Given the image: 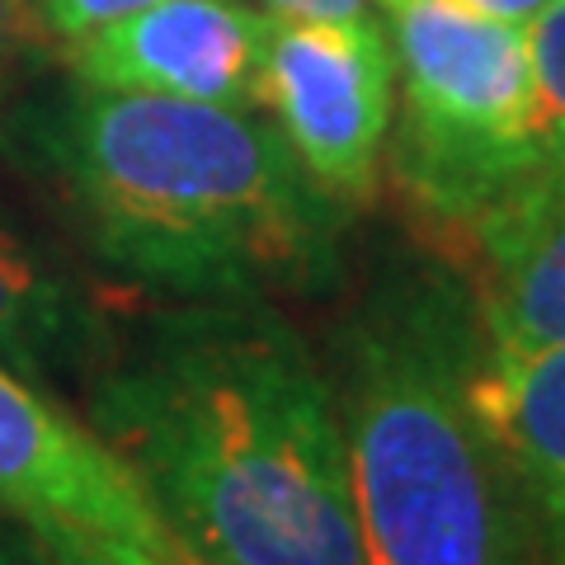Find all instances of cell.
<instances>
[{"label": "cell", "instance_id": "6", "mask_svg": "<svg viewBox=\"0 0 565 565\" xmlns=\"http://www.w3.org/2000/svg\"><path fill=\"white\" fill-rule=\"evenodd\" d=\"M0 509L29 533L71 527L151 552L170 537L128 462L10 363H0Z\"/></svg>", "mask_w": 565, "mask_h": 565}, {"label": "cell", "instance_id": "9", "mask_svg": "<svg viewBox=\"0 0 565 565\" xmlns=\"http://www.w3.org/2000/svg\"><path fill=\"white\" fill-rule=\"evenodd\" d=\"M476 401L514 476L533 565H565V344L481 353Z\"/></svg>", "mask_w": 565, "mask_h": 565}, {"label": "cell", "instance_id": "3", "mask_svg": "<svg viewBox=\"0 0 565 565\" xmlns=\"http://www.w3.org/2000/svg\"><path fill=\"white\" fill-rule=\"evenodd\" d=\"M481 316L438 278L353 321L334 386L367 565H533L514 476L476 401Z\"/></svg>", "mask_w": 565, "mask_h": 565}, {"label": "cell", "instance_id": "12", "mask_svg": "<svg viewBox=\"0 0 565 565\" xmlns=\"http://www.w3.org/2000/svg\"><path fill=\"white\" fill-rule=\"evenodd\" d=\"M47 565H166L151 546L104 537V533H71V527H47V533H29Z\"/></svg>", "mask_w": 565, "mask_h": 565}, {"label": "cell", "instance_id": "5", "mask_svg": "<svg viewBox=\"0 0 565 565\" xmlns=\"http://www.w3.org/2000/svg\"><path fill=\"white\" fill-rule=\"evenodd\" d=\"M396 57L373 14L278 20L264 52V109L334 203H367L392 132Z\"/></svg>", "mask_w": 565, "mask_h": 565}, {"label": "cell", "instance_id": "2", "mask_svg": "<svg viewBox=\"0 0 565 565\" xmlns=\"http://www.w3.org/2000/svg\"><path fill=\"white\" fill-rule=\"evenodd\" d=\"M43 147L99 255L161 292L255 302L330 269L334 199L255 109L81 85Z\"/></svg>", "mask_w": 565, "mask_h": 565}, {"label": "cell", "instance_id": "10", "mask_svg": "<svg viewBox=\"0 0 565 565\" xmlns=\"http://www.w3.org/2000/svg\"><path fill=\"white\" fill-rule=\"evenodd\" d=\"M62 297L33 255L0 226V349H29L39 334L57 330Z\"/></svg>", "mask_w": 565, "mask_h": 565}, {"label": "cell", "instance_id": "16", "mask_svg": "<svg viewBox=\"0 0 565 565\" xmlns=\"http://www.w3.org/2000/svg\"><path fill=\"white\" fill-rule=\"evenodd\" d=\"M14 10H20V0H0V71H6V47H10V29H14Z\"/></svg>", "mask_w": 565, "mask_h": 565}, {"label": "cell", "instance_id": "11", "mask_svg": "<svg viewBox=\"0 0 565 565\" xmlns=\"http://www.w3.org/2000/svg\"><path fill=\"white\" fill-rule=\"evenodd\" d=\"M523 29L533 62V141L542 156H565V0H546Z\"/></svg>", "mask_w": 565, "mask_h": 565}, {"label": "cell", "instance_id": "15", "mask_svg": "<svg viewBox=\"0 0 565 565\" xmlns=\"http://www.w3.org/2000/svg\"><path fill=\"white\" fill-rule=\"evenodd\" d=\"M467 6L481 10V14H494V20L527 24V20H537V10L546 6V0H467Z\"/></svg>", "mask_w": 565, "mask_h": 565}, {"label": "cell", "instance_id": "17", "mask_svg": "<svg viewBox=\"0 0 565 565\" xmlns=\"http://www.w3.org/2000/svg\"><path fill=\"white\" fill-rule=\"evenodd\" d=\"M0 565H47L43 556H39V546H24V552H0Z\"/></svg>", "mask_w": 565, "mask_h": 565}, {"label": "cell", "instance_id": "4", "mask_svg": "<svg viewBox=\"0 0 565 565\" xmlns=\"http://www.w3.org/2000/svg\"><path fill=\"white\" fill-rule=\"evenodd\" d=\"M396 57L401 128L396 180L452 226L527 174L533 141V62L527 29L471 10L467 0H377Z\"/></svg>", "mask_w": 565, "mask_h": 565}, {"label": "cell", "instance_id": "8", "mask_svg": "<svg viewBox=\"0 0 565 565\" xmlns=\"http://www.w3.org/2000/svg\"><path fill=\"white\" fill-rule=\"evenodd\" d=\"M486 353L565 344V156L519 174L471 217Z\"/></svg>", "mask_w": 565, "mask_h": 565}, {"label": "cell", "instance_id": "7", "mask_svg": "<svg viewBox=\"0 0 565 565\" xmlns=\"http://www.w3.org/2000/svg\"><path fill=\"white\" fill-rule=\"evenodd\" d=\"M269 33L274 14L241 0H156L66 47L76 81L95 90L259 109Z\"/></svg>", "mask_w": 565, "mask_h": 565}, {"label": "cell", "instance_id": "1", "mask_svg": "<svg viewBox=\"0 0 565 565\" xmlns=\"http://www.w3.org/2000/svg\"><path fill=\"white\" fill-rule=\"evenodd\" d=\"M95 434L212 565H367L334 386L259 302L151 326L95 392Z\"/></svg>", "mask_w": 565, "mask_h": 565}, {"label": "cell", "instance_id": "13", "mask_svg": "<svg viewBox=\"0 0 565 565\" xmlns=\"http://www.w3.org/2000/svg\"><path fill=\"white\" fill-rule=\"evenodd\" d=\"M147 6H156V0H39V14L62 43H76L90 29L114 24L122 14L147 10Z\"/></svg>", "mask_w": 565, "mask_h": 565}, {"label": "cell", "instance_id": "14", "mask_svg": "<svg viewBox=\"0 0 565 565\" xmlns=\"http://www.w3.org/2000/svg\"><path fill=\"white\" fill-rule=\"evenodd\" d=\"M278 20H349V14H367L373 0H259Z\"/></svg>", "mask_w": 565, "mask_h": 565}]
</instances>
